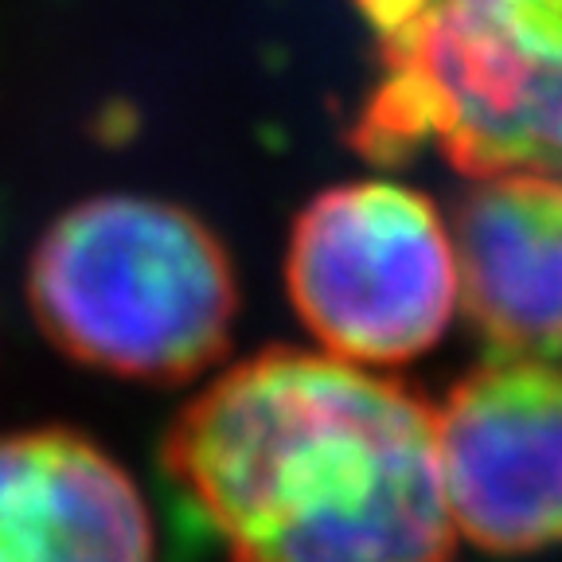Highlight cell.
Wrapping results in <instances>:
<instances>
[{"instance_id":"cell-1","label":"cell","mask_w":562,"mask_h":562,"mask_svg":"<svg viewBox=\"0 0 562 562\" xmlns=\"http://www.w3.org/2000/svg\"><path fill=\"white\" fill-rule=\"evenodd\" d=\"M165 473L231 562H449L434 411L398 379L266 348L176 414Z\"/></svg>"},{"instance_id":"cell-2","label":"cell","mask_w":562,"mask_h":562,"mask_svg":"<svg viewBox=\"0 0 562 562\" xmlns=\"http://www.w3.org/2000/svg\"><path fill=\"white\" fill-rule=\"evenodd\" d=\"M375 87L351 145L398 165L434 149L457 172L562 176V0H351Z\"/></svg>"},{"instance_id":"cell-3","label":"cell","mask_w":562,"mask_h":562,"mask_svg":"<svg viewBox=\"0 0 562 562\" xmlns=\"http://www.w3.org/2000/svg\"><path fill=\"white\" fill-rule=\"evenodd\" d=\"M27 305L40 333L82 368L184 383L227 351L238 278L200 215L110 192L44 231L27 266Z\"/></svg>"},{"instance_id":"cell-4","label":"cell","mask_w":562,"mask_h":562,"mask_svg":"<svg viewBox=\"0 0 562 562\" xmlns=\"http://www.w3.org/2000/svg\"><path fill=\"white\" fill-rule=\"evenodd\" d=\"M285 290L301 325L348 363H406L446 336L461 290L453 231L414 188L360 180L308 200Z\"/></svg>"},{"instance_id":"cell-5","label":"cell","mask_w":562,"mask_h":562,"mask_svg":"<svg viewBox=\"0 0 562 562\" xmlns=\"http://www.w3.org/2000/svg\"><path fill=\"white\" fill-rule=\"evenodd\" d=\"M449 516L492 554L562 543V360L492 356L434 414Z\"/></svg>"},{"instance_id":"cell-6","label":"cell","mask_w":562,"mask_h":562,"mask_svg":"<svg viewBox=\"0 0 562 562\" xmlns=\"http://www.w3.org/2000/svg\"><path fill=\"white\" fill-rule=\"evenodd\" d=\"M0 562H157L149 504L87 434H0Z\"/></svg>"},{"instance_id":"cell-7","label":"cell","mask_w":562,"mask_h":562,"mask_svg":"<svg viewBox=\"0 0 562 562\" xmlns=\"http://www.w3.org/2000/svg\"><path fill=\"white\" fill-rule=\"evenodd\" d=\"M461 293L496 356L562 360V176H484L453 207Z\"/></svg>"}]
</instances>
